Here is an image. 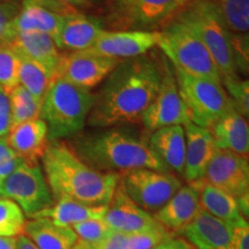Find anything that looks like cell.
<instances>
[{
    "label": "cell",
    "instance_id": "cell-1",
    "mask_svg": "<svg viewBox=\"0 0 249 249\" xmlns=\"http://www.w3.org/2000/svg\"><path fill=\"white\" fill-rule=\"evenodd\" d=\"M160 80L161 71L150 57L119 61L95 95L87 123L97 128L139 123L157 95Z\"/></svg>",
    "mask_w": 249,
    "mask_h": 249
},
{
    "label": "cell",
    "instance_id": "cell-2",
    "mask_svg": "<svg viewBox=\"0 0 249 249\" xmlns=\"http://www.w3.org/2000/svg\"><path fill=\"white\" fill-rule=\"evenodd\" d=\"M42 163L53 201L68 198L88 205H107L120 181L119 173L92 169L59 141L49 143Z\"/></svg>",
    "mask_w": 249,
    "mask_h": 249
},
{
    "label": "cell",
    "instance_id": "cell-3",
    "mask_svg": "<svg viewBox=\"0 0 249 249\" xmlns=\"http://www.w3.org/2000/svg\"><path fill=\"white\" fill-rule=\"evenodd\" d=\"M71 150L101 172L124 173L138 169L171 172L152 152L149 143L121 128L77 135Z\"/></svg>",
    "mask_w": 249,
    "mask_h": 249
},
{
    "label": "cell",
    "instance_id": "cell-4",
    "mask_svg": "<svg viewBox=\"0 0 249 249\" xmlns=\"http://www.w3.org/2000/svg\"><path fill=\"white\" fill-rule=\"evenodd\" d=\"M91 90L53 77L42 102L40 116L48 126L50 142L77 135L85 128L93 107Z\"/></svg>",
    "mask_w": 249,
    "mask_h": 249
},
{
    "label": "cell",
    "instance_id": "cell-5",
    "mask_svg": "<svg viewBox=\"0 0 249 249\" xmlns=\"http://www.w3.org/2000/svg\"><path fill=\"white\" fill-rule=\"evenodd\" d=\"M173 18L182 22L207 48L222 81L239 77L231 33H229L208 0H188Z\"/></svg>",
    "mask_w": 249,
    "mask_h": 249
},
{
    "label": "cell",
    "instance_id": "cell-6",
    "mask_svg": "<svg viewBox=\"0 0 249 249\" xmlns=\"http://www.w3.org/2000/svg\"><path fill=\"white\" fill-rule=\"evenodd\" d=\"M157 46L169 59L172 67L189 75L202 77L222 85V76L209 51L189 28L171 18L160 31Z\"/></svg>",
    "mask_w": 249,
    "mask_h": 249
},
{
    "label": "cell",
    "instance_id": "cell-7",
    "mask_svg": "<svg viewBox=\"0 0 249 249\" xmlns=\"http://www.w3.org/2000/svg\"><path fill=\"white\" fill-rule=\"evenodd\" d=\"M173 68L180 97L191 123L210 128L233 108L223 85Z\"/></svg>",
    "mask_w": 249,
    "mask_h": 249
},
{
    "label": "cell",
    "instance_id": "cell-8",
    "mask_svg": "<svg viewBox=\"0 0 249 249\" xmlns=\"http://www.w3.org/2000/svg\"><path fill=\"white\" fill-rule=\"evenodd\" d=\"M120 183L130 200L151 214L163 208L182 186L176 174L150 169L120 174Z\"/></svg>",
    "mask_w": 249,
    "mask_h": 249
},
{
    "label": "cell",
    "instance_id": "cell-9",
    "mask_svg": "<svg viewBox=\"0 0 249 249\" xmlns=\"http://www.w3.org/2000/svg\"><path fill=\"white\" fill-rule=\"evenodd\" d=\"M0 197L15 202L29 218L53 204L44 172L38 164L23 163L15 170L2 181Z\"/></svg>",
    "mask_w": 249,
    "mask_h": 249
},
{
    "label": "cell",
    "instance_id": "cell-10",
    "mask_svg": "<svg viewBox=\"0 0 249 249\" xmlns=\"http://www.w3.org/2000/svg\"><path fill=\"white\" fill-rule=\"evenodd\" d=\"M149 132L167 126H185L191 123L180 97L176 75L170 61L165 62L157 95L141 118Z\"/></svg>",
    "mask_w": 249,
    "mask_h": 249
},
{
    "label": "cell",
    "instance_id": "cell-11",
    "mask_svg": "<svg viewBox=\"0 0 249 249\" xmlns=\"http://www.w3.org/2000/svg\"><path fill=\"white\" fill-rule=\"evenodd\" d=\"M120 60L98 54L91 50L60 53L54 77L80 88L91 90L104 82Z\"/></svg>",
    "mask_w": 249,
    "mask_h": 249
},
{
    "label": "cell",
    "instance_id": "cell-12",
    "mask_svg": "<svg viewBox=\"0 0 249 249\" xmlns=\"http://www.w3.org/2000/svg\"><path fill=\"white\" fill-rule=\"evenodd\" d=\"M203 180L235 198L249 195L247 157L218 148L205 170Z\"/></svg>",
    "mask_w": 249,
    "mask_h": 249
},
{
    "label": "cell",
    "instance_id": "cell-13",
    "mask_svg": "<svg viewBox=\"0 0 249 249\" xmlns=\"http://www.w3.org/2000/svg\"><path fill=\"white\" fill-rule=\"evenodd\" d=\"M188 0H114V14L135 28H152L169 22Z\"/></svg>",
    "mask_w": 249,
    "mask_h": 249
},
{
    "label": "cell",
    "instance_id": "cell-14",
    "mask_svg": "<svg viewBox=\"0 0 249 249\" xmlns=\"http://www.w3.org/2000/svg\"><path fill=\"white\" fill-rule=\"evenodd\" d=\"M160 31L148 30H104L91 51L113 59H133L142 57L157 46Z\"/></svg>",
    "mask_w": 249,
    "mask_h": 249
},
{
    "label": "cell",
    "instance_id": "cell-15",
    "mask_svg": "<svg viewBox=\"0 0 249 249\" xmlns=\"http://www.w3.org/2000/svg\"><path fill=\"white\" fill-rule=\"evenodd\" d=\"M104 220L112 231L123 234L147 231L161 226L151 213L141 209L130 200L124 193L120 181L107 205Z\"/></svg>",
    "mask_w": 249,
    "mask_h": 249
},
{
    "label": "cell",
    "instance_id": "cell-16",
    "mask_svg": "<svg viewBox=\"0 0 249 249\" xmlns=\"http://www.w3.org/2000/svg\"><path fill=\"white\" fill-rule=\"evenodd\" d=\"M186 138V154L183 174L188 183L203 179L205 170L218 149L209 128L188 123L183 126Z\"/></svg>",
    "mask_w": 249,
    "mask_h": 249
},
{
    "label": "cell",
    "instance_id": "cell-17",
    "mask_svg": "<svg viewBox=\"0 0 249 249\" xmlns=\"http://www.w3.org/2000/svg\"><path fill=\"white\" fill-rule=\"evenodd\" d=\"M177 235L188 241L195 249H229L233 227L201 210Z\"/></svg>",
    "mask_w": 249,
    "mask_h": 249
},
{
    "label": "cell",
    "instance_id": "cell-18",
    "mask_svg": "<svg viewBox=\"0 0 249 249\" xmlns=\"http://www.w3.org/2000/svg\"><path fill=\"white\" fill-rule=\"evenodd\" d=\"M103 33L104 29L97 20L77 11L65 15L53 40L59 50L83 51L91 49Z\"/></svg>",
    "mask_w": 249,
    "mask_h": 249
},
{
    "label": "cell",
    "instance_id": "cell-19",
    "mask_svg": "<svg viewBox=\"0 0 249 249\" xmlns=\"http://www.w3.org/2000/svg\"><path fill=\"white\" fill-rule=\"evenodd\" d=\"M201 210L197 189L189 183L181 186L167 203L152 216L167 231L177 235V233L188 225Z\"/></svg>",
    "mask_w": 249,
    "mask_h": 249
},
{
    "label": "cell",
    "instance_id": "cell-20",
    "mask_svg": "<svg viewBox=\"0 0 249 249\" xmlns=\"http://www.w3.org/2000/svg\"><path fill=\"white\" fill-rule=\"evenodd\" d=\"M9 147L29 165H37L49 144L48 126L40 118L13 126L6 136Z\"/></svg>",
    "mask_w": 249,
    "mask_h": 249
},
{
    "label": "cell",
    "instance_id": "cell-21",
    "mask_svg": "<svg viewBox=\"0 0 249 249\" xmlns=\"http://www.w3.org/2000/svg\"><path fill=\"white\" fill-rule=\"evenodd\" d=\"M192 185L197 189L202 210L229 224L233 229L248 226V220L242 214L235 197L209 185L203 179Z\"/></svg>",
    "mask_w": 249,
    "mask_h": 249
},
{
    "label": "cell",
    "instance_id": "cell-22",
    "mask_svg": "<svg viewBox=\"0 0 249 249\" xmlns=\"http://www.w3.org/2000/svg\"><path fill=\"white\" fill-rule=\"evenodd\" d=\"M149 147L170 171L183 174L186 138L183 126H167L152 132Z\"/></svg>",
    "mask_w": 249,
    "mask_h": 249
},
{
    "label": "cell",
    "instance_id": "cell-23",
    "mask_svg": "<svg viewBox=\"0 0 249 249\" xmlns=\"http://www.w3.org/2000/svg\"><path fill=\"white\" fill-rule=\"evenodd\" d=\"M11 46L35 61L50 79H53L60 52L51 36L43 33H20L11 43Z\"/></svg>",
    "mask_w": 249,
    "mask_h": 249
},
{
    "label": "cell",
    "instance_id": "cell-24",
    "mask_svg": "<svg viewBox=\"0 0 249 249\" xmlns=\"http://www.w3.org/2000/svg\"><path fill=\"white\" fill-rule=\"evenodd\" d=\"M217 147L244 157L249 152V128L245 117L234 108L209 128Z\"/></svg>",
    "mask_w": 249,
    "mask_h": 249
},
{
    "label": "cell",
    "instance_id": "cell-25",
    "mask_svg": "<svg viewBox=\"0 0 249 249\" xmlns=\"http://www.w3.org/2000/svg\"><path fill=\"white\" fill-rule=\"evenodd\" d=\"M22 234L38 249H73L79 241L71 227L58 226L46 218H31Z\"/></svg>",
    "mask_w": 249,
    "mask_h": 249
},
{
    "label": "cell",
    "instance_id": "cell-26",
    "mask_svg": "<svg viewBox=\"0 0 249 249\" xmlns=\"http://www.w3.org/2000/svg\"><path fill=\"white\" fill-rule=\"evenodd\" d=\"M107 205H88L68 198H60L33 218H46L58 226L71 227L92 218L103 219L107 210Z\"/></svg>",
    "mask_w": 249,
    "mask_h": 249
},
{
    "label": "cell",
    "instance_id": "cell-27",
    "mask_svg": "<svg viewBox=\"0 0 249 249\" xmlns=\"http://www.w3.org/2000/svg\"><path fill=\"white\" fill-rule=\"evenodd\" d=\"M64 17L55 14L42 6L22 0L21 8L15 18V30L20 33H43L54 38L60 29Z\"/></svg>",
    "mask_w": 249,
    "mask_h": 249
},
{
    "label": "cell",
    "instance_id": "cell-28",
    "mask_svg": "<svg viewBox=\"0 0 249 249\" xmlns=\"http://www.w3.org/2000/svg\"><path fill=\"white\" fill-rule=\"evenodd\" d=\"M224 27L233 35H248L249 0H208Z\"/></svg>",
    "mask_w": 249,
    "mask_h": 249
},
{
    "label": "cell",
    "instance_id": "cell-29",
    "mask_svg": "<svg viewBox=\"0 0 249 249\" xmlns=\"http://www.w3.org/2000/svg\"><path fill=\"white\" fill-rule=\"evenodd\" d=\"M13 50L18 60V85L27 89L42 104L51 79L35 61L24 55L22 52Z\"/></svg>",
    "mask_w": 249,
    "mask_h": 249
},
{
    "label": "cell",
    "instance_id": "cell-30",
    "mask_svg": "<svg viewBox=\"0 0 249 249\" xmlns=\"http://www.w3.org/2000/svg\"><path fill=\"white\" fill-rule=\"evenodd\" d=\"M12 127L39 118L42 104L22 86H17L9 91Z\"/></svg>",
    "mask_w": 249,
    "mask_h": 249
},
{
    "label": "cell",
    "instance_id": "cell-31",
    "mask_svg": "<svg viewBox=\"0 0 249 249\" xmlns=\"http://www.w3.org/2000/svg\"><path fill=\"white\" fill-rule=\"evenodd\" d=\"M26 223V214L15 202L0 197V236L17 238L23 233Z\"/></svg>",
    "mask_w": 249,
    "mask_h": 249
},
{
    "label": "cell",
    "instance_id": "cell-32",
    "mask_svg": "<svg viewBox=\"0 0 249 249\" xmlns=\"http://www.w3.org/2000/svg\"><path fill=\"white\" fill-rule=\"evenodd\" d=\"M173 235L176 234L167 231L163 226L124 234V249H152Z\"/></svg>",
    "mask_w": 249,
    "mask_h": 249
},
{
    "label": "cell",
    "instance_id": "cell-33",
    "mask_svg": "<svg viewBox=\"0 0 249 249\" xmlns=\"http://www.w3.org/2000/svg\"><path fill=\"white\" fill-rule=\"evenodd\" d=\"M18 86V60L11 45L0 46V88L7 91Z\"/></svg>",
    "mask_w": 249,
    "mask_h": 249
},
{
    "label": "cell",
    "instance_id": "cell-34",
    "mask_svg": "<svg viewBox=\"0 0 249 249\" xmlns=\"http://www.w3.org/2000/svg\"><path fill=\"white\" fill-rule=\"evenodd\" d=\"M222 85L226 88V93L232 107L236 112L247 119L249 114V82L240 77L222 81Z\"/></svg>",
    "mask_w": 249,
    "mask_h": 249
},
{
    "label": "cell",
    "instance_id": "cell-35",
    "mask_svg": "<svg viewBox=\"0 0 249 249\" xmlns=\"http://www.w3.org/2000/svg\"><path fill=\"white\" fill-rule=\"evenodd\" d=\"M21 8V2H0V46L11 45L18 33L15 18Z\"/></svg>",
    "mask_w": 249,
    "mask_h": 249
},
{
    "label": "cell",
    "instance_id": "cell-36",
    "mask_svg": "<svg viewBox=\"0 0 249 249\" xmlns=\"http://www.w3.org/2000/svg\"><path fill=\"white\" fill-rule=\"evenodd\" d=\"M73 231L81 241L86 242H95L102 239H105L112 233V230L105 223L104 218L98 219V218H92V219L85 220L79 224L71 226Z\"/></svg>",
    "mask_w": 249,
    "mask_h": 249
},
{
    "label": "cell",
    "instance_id": "cell-37",
    "mask_svg": "<svg viewBox=\"0 0 249 249\" xmlns=\"http://www.w3.org/2000/svg\"><path fill=\"white\" fill-rule=\"evenodd\" d=\"M30 1L61 17L75 13L77 12V7H86L91 4L89 0H30Z\"/></svg>",
    "mask_w": 249,
    "mask_h": 249
},
{
    "label": "cell",
    "instance_id": "cell-38",
    "mask_svg": "<svg viewBox=\"0 0 249 249\" xmlns=\"http://www.w3.org/2000/svg\"><path fill=\"white\" fill-rule=\"evenodd\" d=\"M73 249H124V234L112 231L105 239L95 242L79 240Z\"/></svg>",
    "mask_w": 249,
    "mask_h": 249
},
{
    "label": "cell",
    "instance_id": "cell-39",
    "mask_svg": "<svg viewBox=\"0 0 249 249\" xmlns=\"http://www.w3.org/2000/svg\"><path fill=\"white\" fill-rule=\"evenodd\" d=\"M12 128L9 91L0 88V138H6Z\"/></svg>",
    "mask_w": 249,
    "mask_h": 249
},
{
    "label": "cell",
    "instance_id": "cell-40",
    "mask_svg": "<svg viewBox=\"0 0 249 249\" xmlns=\"http://www.w3.org/2000/svg\"><path fill=\"white\" fill-rule=\"evenodd\" d=\"M229 249H249V226L234 227Z\"/></svg>",
    "mask_w": 249,
    "mask_h": 249
},
{
    "label": "cell",
    "instance_id": "cell-41",
    "mask_svg": "<svg viewBox=\"0 0 249 249\" xmlns=\"http://www.w3.org/2000/svg\"><path fill=\"white\" fill-rule=\"evenodd\" d=\"M152 249H195L193 246L179 235H173L166 239Z\"/></svg>",
    "mask_w": 249,
    "mask_h": 249
},
{
    "label": "cell",
    "instance_id": "cell-42",
    "mask_svg": "<svg viewBox=\"0 0 249 249\" xmlns=\"http://www.w3.org/2000/svg\"><path fill=\"white\" fill-rule=\"evenodd\" d=\"M24 163V160L18 156H14V157L9 158V160H5L4 163L0 164V180L1 182L11 176L15 170H18Z\"/></svg>",
    "mask_w": 249,
    "mask_h": 249
},
{
    "label": "cell",
    "instance_id": "cell-43",
    "mask_svg": "<svg viewBox=\"0 0 249 249\" xmlns=\"http://www.w3.org/2000/svg\"><path fill=\"white\" fill-rule=\"evenodd\" d=\"M14 156L18 155L9 147L6 138H0V164L4 163L5 160H9V158L14 157Z\"/></svg>",
    "mask_w": 249,
    "mask_h": 249
},
{
    "label": "cell",
    "instance_id": "cell-44",
    "mask_svg": "<svg viewBox=\"0 0 249 249\" xmlns=\"http://www.w3.org/2000/svg\"><path fill=\"white\" fill-rule=\"evenodd\" d=\"M17 249H38L28 236L20 234L17 236Z\"/></svg>",
    "mask_w": 249,
    "mask_h": 249
},
{
    "label": "cell",
    "instance_id": "cell-45",
    "mask_svg": "<svg viewBox=\"0 0 249 249\" xmlns=\"http://www.w3.org/2000/svg\"><path fill=\"white\" fill-rule=\"evenodd\" d=\"M0 249H17V238L0 236Z\"/></svg>",
    "mask_w": 249,
    "mask_h": 249
},
{
    "label": "cell",
    "instance_id": "cell-46",
    "mask_svg": "<svg viewBox=\"0 0 249 249\" xmlns=\"http://www.w3.org/2000/svg\"><path fill=\"white\" fill-rule=\"evenodd\" d=\"M0 2H20V0H0Z\"/></svg>",
    "mask_w": 249,
    "mask_h": 249
},
{
    "label": "cell",
    "instance_id": "cell-47",
    "mask_svg": "<svg viewBox=\"0 0 249 249\" xmlns=\"http://www.w3.org/2000/svg\"><path fill=\"white\" fill-rule=\"evenodd\" d=\"M1 183H2L1 180H0V189H1Z\"/></svg>",
    "mask_w": 249,
    "mask_h": 249
},
{
    "label": "cell",
    "instance_id": "cell-48",
    "mask_svg": "<svg viewBox=\"0 0 249 249\" xmlns=\"http://www.w3.org/2000/svg\"><path fill=\"white\" fill-rule=\"evenodd\" d=\"M89 1H90V2H91V1H95V0H89Z\"/></svg>",
    "mask_w": 249,
    "mask_h": 249
}]
</instances>
